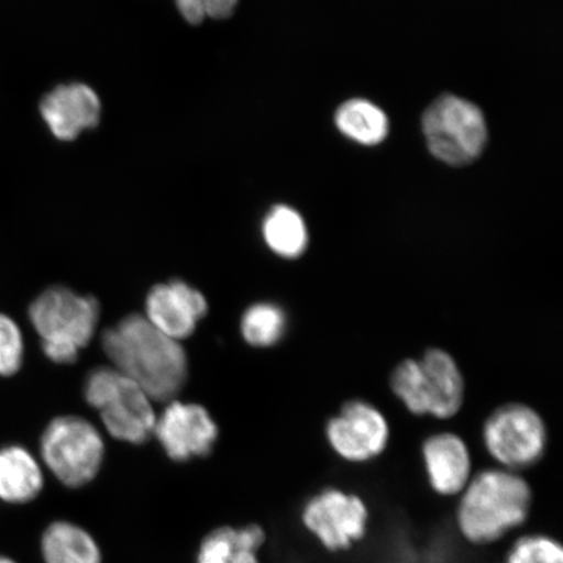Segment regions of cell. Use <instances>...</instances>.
Instances as JSON below:
<instances>
[{
	"instance_id": "cell-24",
	"label": "cell",
	"mask_w": 563,
	"mask_h": 563,
	"mask_svg": "<svg viewBox=\"0 0 563 563\" xmlns=\"http://www.w3.org/2000/svg\"><path fill=\"white\" fill-rule=\"evenodd\" d=\"M207 18L213 20H228L236 10L239 0H202Z\"/></svg>"
},
{
	"instance_id": "cell-7",
	"label": "cell",
	"mask_w": 563,
	"mask_h": 563,
	"mask_svg": "<svg viewBox=\"0 0 563 563\" xmlns=\"http://www.w3.org/2000/svg\"><path fill=\"white\" fill-rule=\"evenodd\" d=\"M429 151L448 165L464 166L481 156L487 144V123L481 109L463 98H438L422 117Z\"/></svg>"
},
{
	"instance_id": "cell-2",
	"label": "cell",
	"mask_w": 563,
	"mask_h": 563,
	"mask_svg": "<svg viewBox=\"0 0 563 563\" xmlns=\"http://www.w3.org/2000/svg\"><path fill=\"white\" fill-rule=\"evenodd\" d=\"M456 526L471 544L496 543L526 523L532 509V489L519 473L498 468L482 471L460 495Z\"/></svg>"
},
{
	"instance_id": "cell-25",
	"label": "cell",
	"mask_w": 563,
	"mask_h": 563,
	"mask_svg": "<svg viewBox=\"0 0 563 563\" xmlns=\"http://www.w3.org/2000/svg\"><path fill=\"white\" fill-rule=\"evenodd\" d=\"M0 563H19V562L9 558V555L0 554Z\"/></svg>"
},
{
	"instance_id": "cell-9",
	"label": "cell",
	"mask_w": 563,
	"mask_h": 563,
	"mask_svg": "<svg viewBox=\"0 0 563 563\" xmlns=\"http://www.w3.org/2000/svg\"><path fill=\"white\" fill-rule=\"evenodd\" d=\"M301 525L328 552L350 551L367 534L369 509L362 497L338 488L317 493L302 506Z\"/></svg>"
},
{
	"instance_id": "cell-21",
	"label": "cell",
	"mask_w": 563,
	"mask_h": 563,
	"mask_svg": "<svg viewBox=\"0 0 563 563\" xmlns=\"http://www.w3.org/2000/svg\"><path fill=\"white\" fill-rule=\"evenodd\" d=\"M505 563H563V549L547 534H527L514 543Z\"/></svg>"
},
{
	"instance_id": "cell-8",
	"label": "cell",
	"mask_w": 563,
	"mask_h": 563,
	"mask_svg": "<svg viewBox=\"0 0 563 563\" xmlns=\"http://www.w3.org/2000/svg\"><path fill=\"white\" fill-rule=\"evenodd\" d=\"M483 442L499 467L519 473L544 456L547 426L540 413L530 406L504 405L485 421Z\"/></svg>"
},
{
	"instance_id": "cell-1",
	"label": "cell",
	"mask_w": 563,
	"mask_h": 563,
	"mask_svg": "<svg viewBox=\"0 0 563 563\" xmlns=\"http://www.w3.org/2000/svg\"><path fill=\"white\" fill-rule=\"evenodd\" d=\"M101 343L114 368L135 382L153 402L173 400L187 382L185 349L145 316H126L106 330Z\"/></svg>"
},
{
	"instance_id": "cell-14",
	"label": "cell",
	"mask_w": 563,
	"mask_h": 563,
	"mask_svg": "<svg viewBox=\"0 0 563 563\" xmlns=\"http://www.w3.org/2000/svg\"><path fill=\"white\" fill-rule=\"evenodd\" d=\"M429 485L442 497L460 496L473 478V457L467 443L455 433H438L421 446Z\"/></svg>"
},
{
	"instance_id": "cell-5",
	"label": "cell",
	"mask_w": 563,
	"mask_h": 563,
	"mask_svg": "<svg viewBox=\"0 0 563 563\" xmlns=\"http://www.w3.org/2000/svg\"><path fill=\"white\" fill-rule=\"evenodd\" d=\"M86 399L100 412L111 438L132 445H141L152 438L157 421L153 400L123 373L115 368L91 372Z\"/></svg>"
},
{
	"instance_id": "cell-17",
	"label": "cell",
	"mask_w": 563,
	"mask_h": 563,
	"mask_svg": "<svg viewBox=\"0 0 563 563\" xmlns=\"http://www.w3.org/2000/svg\"><path fill=\"white\" fill-rule=\"evenodd\" d=\"M41 558L44 563H103V552L95 534L73 520L48 523L41 534Z\"/></svg>"
},
{
	"instance_id": "cell-15",
	"label": "cell",
	"mask_w": 563,
	"mask_h": 563,
	"mask_svg": "<svg viewBox=\"0 0 563 563\" xmlns=\"http://www.w3.org/2000/svg\"><path fill=\"white\" fill-rule=\"evenodd\" d=\"M263 526H218L197 548L195 563H262L260 552L266 544Z\"/></svg>"
},
{
	"instance_id": "cell-11",
	"label": "cell",
	"mask_w": 563,
	"mask_h": 563,
	"mask_svg": "<svg viewBox=\"0 0 563 563\" xmlns=\"http://www.w3.org/2000/svg\"><path fill=\"white\" fill-rule=\"evenodd\" d=\"M153 435L172 461L183 463L211 453L218 427L202 406L170 400L157 418Z\"/></svg>"
},
{
	"instance_id": "cell-13",
	"label": "cell",
	"mask_w": 563,
	"mask_h": 563,
	"mask_svg": "<svg viewBox=\"0 0 563 563\" xmlns=\"http://www.w3.org/2000/svg\"><path fill=\"white\" fill-rule=\"evenodd\" d=\"M40 111L56 139L74 141L84 131L100 124L102 104L100 97L86 84L70 82L42 98Z\"/></svg>"
},
{
	"instance_id": "cell-23",
	"label": "cell",
	"mask_w": 563,
	"mask_h": 563,
	"mask_svg": "<svg viewBox=\"0 0 563 563\" xmlns=\"http://www.w3.org/2000/svg\"><path fill=\"white\" fill-rule=\"evenodd\" d=\"M175 4L188 24L200 25L207 18L202 0H175Z\"/></svg>"
},
{
	"instance_id": "cell-4",
	"label": "cell",
	"mask_w": 563,
	"mask_h": 563,
	"mask_svg": "<svg viewBox=\"0 0 563 563\" xmlns=\"http://www.w3.org/2000/svg\"><path fill=\"white\" fill-rule=\"evenodd\" d=\"M30 319L45 355L54 363L73 364L96 333L100 305L95 298L55 286L32 302Z\"/></svg>"
},
{
	"instance_id": "cell-22",
	"label": "cell",
	"mask_w": 563,
	"mask_h": 563,
	"mask_svg": "<svg viewBox=\"0 0 563 563\" xmlns=\"http://www.w3.org/2000/svg\"><path fill=\"white\" fill-rule=\"evenodd\" d=\"M24 341L18 323L0 313V376L16 375L23 365Z\"/></svg>"
},
{
	"instance_id": "cell-12",
	"label": "cell",
	"mask_w": 563,
	"mask_h": 563,
	"mask_svg": "<svg viewBox=\"0 0 563 563\" xmlns=\"http://www.w3.org/2000/svg\"><path fill=\"white\" fill-rule=\"evenodd\" d=\"M146 320L175 341L195 333L197 323L208 313L206 297L183 280L154 286L146 298Z\"/></svg>"
},
{
	"instance_id": "cell-6",
	"label": "cell",
	"mask_w": 563,
	"mask_h": 563,
	"mask_svg": "<svg viewBox=\"0 0 563 563\" xmlns=\"http://www.w3.org/2000/svg\"><path fill=\"white\" fill-rule=\"evenodd\" d=\"M41 460L56 481L80 489L100 475L104 442L97 428L79 417L54 419L41 439Z\"/></svg>"
},
{
	"instance_id": "cell-3",
	"label": "cell",
	"mask_w": 563,
	"mask_h": 563,
	"mask_svg": "<svg viewBox=\"0 0 563 563\" xmlns=\"http://www.w3.org/2000/svg\"><path fill=\"white\" fill-rule=\"evenodd\" d=\"M390 386L400 402L417 417L452 419L463 406V375L445 350H428L420 361L406 358L394 369Z\"/></svg>"
},
{
	"instance_id": "cell-10",
	"label": "cell",
	"mask_w": 563,
	"mask_h": 563,
	"mask_svg": "<svg viewBox=\"0 0 563 563\" xmlns=\"http://www.w3.org/2000/svg\"><path fill=\"white\" fill-rule=\"evenodd\" d=\"M325 434L330 448L343 461L367 463L385 452L390 427L377 407L352 399L328 421Z\"/></svg>"
},
{
	"instance_id": "cell-19",
	"label": "cell",
	"mask_w": 563,
	"mask_h": 563,
	"mask_svg": "<svg viewBox=\"0 0 563 563\" xmlns=\"http://www.w3.org/2000/svg\"><path fill=\"white\" fill-rule=\"evenodd\" d=\"M335 124L344 136L362 145L383 143L389 132L385 112L367 100H351L336 110Z\"/></svg>"
},
{
	"instance_id": "cell-20",
	"label": "cell",
	"mask_w": 563,
	"mask_h": 563,
	"mask_svg": "<svg viewBox=\"0 0 563 563\" xmlns=\"http://www.w3.org/2000/svg\"><path fill=\"white\" fill-rule=\"evenodd\" d=\"M287 329V316L273 302H257L246 309L242 319V334L255 347H272L280 342Z\"/></svg>"
},
{
	"instance_id": "cell-16",
	"label": "cell",
	"mask_w": 563,
	"mask_h": 563,
	"mask_svg": "<svg viewBox=\"0 0 563 563\" xmlns=\"http://www.w3.org/2000/svg\"><path fill=\"white\" fill-rule=\"evenodd\" d=\"M44 488V470L30 450L19 445L0 449V501L31 504Z\"/></svg>"
},
{
	"instance_id": "cell-18",
	"label": "cell",
	"mask_w": 563,
	"mask_h": 563,
	"mask_svg": "<svg viewBox=\"0 0 563 563\" xmlns=\"http://www.w3.org/2000/svg\"><path fill=\"white\" fill-rule=\"evenodd\" d=\"M263 236L271 251L282 258L295 260L307 251L309 236L299 211L286 207H274L265 217Z\"/></svg>"
}]
</instances>
